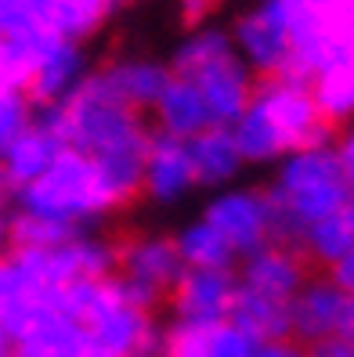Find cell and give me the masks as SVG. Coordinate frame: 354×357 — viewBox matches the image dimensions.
Returning a JSON list of instances; mask_svg holds the SVG:
<instances>
[{"instance_id": "8", "label": "cell", "mask_w": 354, "mask_h": 357, "mask_svg": "<svg viewBox=\"0 0 354 357\" xmlns=\"http://www.w3.org/2000/svg\"><path fill=\"white\" fill-rule=\"evenodd\" d=\"M199 217L228 242L235 260H246V257H253L257 249L272 245V242H282L275 206H272V199H267L264 184L235 181L228 188H217V192H206Z\"/></svg>"}, {"instance_id": "5", "label": "cell", "mask_w": 354, "mask_h": 357, "mask_svg": "<svg viewBox=\"0 0 354 357\" xmlns=\"http://www.w3.org/2000/svg\"><path fill=\"white\" fill-rule=\"evenodd\" d=\"M264 192L275 206L279 238L293 245L315 220L351 206L354 199V188L347 184L337 149H332V137L286 152L267 174Z\"/></svg>"}, {"instance_id": "24", "label": "cell", "mask_w": 354, "mask_h": 357, "mask_svg": "<svg viewBox=\"0 0 354 357\" xmlns=\"http://www.w3.org/2000/svg\"><path fill=\"white\" fill-rule=\"evenodd\" d=\"M228 321H235L246 335H253L257 343L264 340H286L293 335V321H289V303H275L264 300L257 292H246L235 285V300H232V314Z\"/></svg>"}, {"instance_id": "18", "label": "cell", "mask_w": 354, "mask_h": 357, "mask_svg": "<svg viewBox=\"0 0 354 357\" xmlns=\"http://www.w3.org/2000/svg\"><path fill=\"white\" fill-rule=\"evenodd\" d=\"M94 69L131 109H138L145 116L152 112V105L159 101L163 87L170 83L166 58H152V54H112L105 61H98Z\"/></svg>"}, {"instance_id": "30", "label": "cell", "mask_w": 354, "mask_h": 357, "mask_svg": "<svg viewBox=\"0 0 354 357\" xmlns=\"http://www.w3.org/2000/svg\"><path fill=\"white\" fill-rule=\"evenodd\" d=\"M0 87H22V69L8 51V40L0 33Z\"/></svg>"}, {"instance_id": "27", "label": "cell", "mask_w": 354, "mask_h": 357, "mask_svg": "<svg viewBox=\"0 0 354 357\" xmlns=\"http://www.w3.org/2000/svg\"><path fill=\"white\" fill-rule=\"evenodd\" d=\"M332 149H337V159H340V166H344L347 184L354 188V119L332 130Z\"/></svg>"}, {"instance_id": "6", "label": "cell", "mask_w": 354, "mask_h": 357, "mask_svg": "<svg viewBox=\"0 0 354 357\" xmlns=\"http://www.w3.org/2000/svg\"><path fill=\"white\" fill-rule=\"evenodd\" d=\"M54 303L83 321L91 340L109 350L112 357H159L163 325L156 310L141 307L116 275L109 278H80L69 285H58Z\"/></svg>"}, {"instance_id": "22", "label": "cell", "mask_w": 354, "mask_h": 357, "mask_svg": "<svg viewBox=\"0 0 354 357\" xmlns=\"http://www.w3.org/2000/svg\"><path fill=\"white\" fill-rule=\"evenodd\" d=\"M307 87L315 94L322 119L332 130L351 123L354 119V54H344L332 66H325L318 76L307 79Z\"/></svg>"}, {"instance_id": "9", "label": "cell", "mask_w": 354, "mask_h": 357, "mask_svg": "<svg viewBox=\"0 0 354 357\" xmlns=\"http://www.w3.org/2000/svg\"><path fill=\"white\" fill-rule=\"evenodd\" d=\"M181 275L184 264L170 235L134 231L127 238H116V278L141 307L159 310Z\"/></svg>"}, {"instance_id": "23", "label": "cell", "mask_w": 354, "mask_h": 357, "mask_svg": "<svg viewBox=\"0 0 354 357\" xmlns=\"http://www.w3.org/2000/svg\"><path fill=\"white\" fill-rule=\"evenodd\" d=\"M170 238L181 253L184 267H214V271H235V253L228 249V242L217 235V231L206 224L199 213L189 217L184 224H177L170 231Z\"/></svg>"}, {"instance_id": "14", "label": "cell", "mask_w": 354, "mask_h": 357, "mask_svg": "<svg viewBox=\"0 0 354 357\" xmlns=\"http://www.w3.org/2000/svg\"><path fill=\"white\" fill-rule=\"evenodd\" d=\"M307 278H311V264L293 242H272L235 264V285L275 303H293V296Z\"/></svg>"}, {"instance_id": "32", "label": "cell", "mask_w": 354, "mask_h": 357, "mask_svg": "<svg viewBox=\"0 0 354 357\" xmlns=\"http://www.w3.org/2000/svg\"><path fill=\"white\" fill-rule=\"evenodd\" d=\"M8 199V181H4V174H0V202Z\"/></svg>"}, {"instance_id": "21", "label": "cell", "mask_w": 354, "mask_h": 357, "mask_svg": "<svg viewBox=\"0 0 354 357\" xmlns=\"http://www.w3.org/2000/svg\"><path fill=\"white\" fill-rule=\"evenodd\" d=\"M297 249L304 253V260L311 267H318V271L337 267L354 249V213H351V206H344V209H337V213L315 220L297 238Z\"/></svg>"}, {"instance_id": "11", "label": "cell", "mask_w": 354, "mask_h": 357, "mask_svg": "<svg viewBox=\"0 0 354 357\" xmlns=\"http://www.w3.org/2000/svg\"><path fill=\"white\" fill-rule=\"evenodd\" d=\"M289 321H293L297 343H315L329 335L354 340V292L332 282L325 271L311 275L289 303Z\"/></svg>"}, {"instance_id": "26", "label": "cell", "mask_w": 354, "mask_h": 357, "mask_svg": "<svg viewBox=\"0 0 354 357\" xmlns=\"http://www.w3.org/2000/svg\"><path fill=\"white\" fill-rule=\"evenodd\" d=\"M228 4L232 0H174V11L181 26H199V22H214Z\"/></svg>"}, {"instance_id": "31", "label": "cell", "mask_w": 354, "mask_h": 357, "mask_svg": "<svg viewBox=\"0 0 354 357\" xmlns=\"http://www.w3.org/2000/svg\"><path fill=\"white\" fill-rule=\"evenodd\" d=\"M325 275H329L332 282H340L347 292H354V249H351V253H347V257H344L337 267H329Z\"/></svg>"}, {"instance_id": "2", "label": "cell", "mask_w": 354, "mask_h": 357, "mask_svg": "<svg viewBox=\"0 0 354 357\" xmlns=\"http://www.w3.org/2000/svg\"><path fill=\"white\" fill-rule=\"evenodd\" d=\"M47 116L54 119L66 149H76L98 166L116 206L131 209L141 199V166L156 134L145 112L131 109L91 66L87 79L66 101L47 105Z\"/></svg>"}, {"instance_id": "12", "label": "cell", "mask_w": 354, "mask_h": 357, "mask_svg": "<svg viewBox=\"0 0 354 357\" xmlns=\"http://www.w3.org/2000/svg\"><path fill=\"white\" fill-rule=\"evenodd\" d=\"M192 192H199V184L192 170L189 141L156 130L149 141V152H145V166H141V199L152 202L156 209H174Z\"/></svg>"}, {"instance_id": "10", "label": "cell", "mask_w": 354, "mask_h": 357, "mask_svg": "<svg viewBox=\"0 0 354 357\" xmlns=\"http://www.w3.org/2000/svg\"><path fill=\"white\" fill-rule=\"evenodd\" d=\"M51 292L11 332V357H112L91 340V332L83 328L76 314L54 303Z\"/></svg>"}, {"instance_id": "20", "label": "cell", "mask_w": 354, "mask_h": 357, "mask_svg": "<svg viewBox=\"0 0 354 357\" xmlns=\"http://www.w3.org/2000/svg\"><path fill=\"white\" fill-rule=\"evenodd\" d=\"M189 155H192V170L199 192H217V188L235 184L249 166L239 152V144L228 127H210L189 141Z\"/></svg>"}, {"instance_id": "15", "label": "cell", "mask_w": 354, "mask_h": 357, "mask_svg": "<svg viewBox=\"0 0 354 357\" xmlns=\"http://www.w3.org/2000/svg\"><path fill=\"white\" fill-rule=\"evenodd\" d=\"M91 54L87 44H73V40H54L33 58V66L26 73L22 91L29 94V101L36 109L47 105H61L91 73Z\"/></svg>"}, {"instance_id": "16", "label": "cell", "mask_w": 354, "mask_h": 357, "mask_svg": "<svg viewBox=\"0 0 354 357\" xmlns=\"http://www.w3.org/2000/svg\"><path fill=\"white\" fill-rule=\"evenodd\" d=\"M61 149H66V141H61L54 119L47 116V109H36L29 127L0 152V174H4V181H8V195L18 192L22 184L36 181L58 159Z\"/></svg>"}, {"instance_id": "25", "label": "cell", "mask_w": 354, "mask_h": 357, "mask_svg": "<svg viewBox=\"0 0 354 357\" xmlns=\"http://www.w3.org/2000/svg\"><path fill=\"white\" fill-rule=\"evenodd\" d=\"M36 116V105L22 87H0V152L22 134Z\"/></svg>"}, {"instance_id": "3", "label": "cell", "mask_w": 354, "mask_h": 357, "mask_svg": "<svg viewBox=\"0 0 354 357\" xmlns=\"http://www.w3.org/2000/svg\"><path fill=\"white\" fill-rule=\"evenodd\" d=\"M246 166H275L286 152L332 137L322 119L315 94L300 76H264L257 79L246 109L228 123Z\"/></svg>"}, {"instance_id": "7", "label": "cell", "mask_w": 354, "mask_h": 357, "mask_svg": "<svg viewBox=\"0 0 354 357\" xmlns=\"http://www.w3.org/2000/svg\"><path fill=\"white\" fill-rule=\"evenodd\" d=\"M166 66H170L174 76H184L199 87L217 127H228L246 109L249 94L257 87L253 69L246 66L228 26H221L217 18L199 26H184L181 40L166 54Z\"/></svg>"}, {"instance_id": "4", "label": "cell", "mask_w": 354, "mask_h": 357, "mask_svg": "<svg viewBox=\"0 0 354 357\" xmlns=\"http://www.w3.org/2000/svg\"><path fill=\"white\" fill-rule=\"evenodd\" d=\"M11 209L29 220H40L61 235L101 231L109 217L123 213L116 206L109 184L101 181L98 166L76 149H61L58 159L36 181L22 184L8 195Z\"/></svg>"}, {"instance_id": "33", "label": "cell", "mask_w": 354, "mask_h": 357, "mask_svg": "<svg viewBox=\"0 0 354 357\" xmlns=\"http://www.w3.org/2000/svg\"><path fill=\"white\" fill-rule=\"evenodd\" d=\"M351 213H354V199H351Z\"/></svg>"}, {"instance_id": "13", "label": "cell", "mask_w": 354, "mask_h": 357, "mask_svg": "<svg viewBox=\"0 0 354 357\" xmlns=\"http://www.w3.org/2000/svg\"><path fill=\"white\" fill-rule=\"evenodd\" d=\"M235 300V271H214V267H184L174 292L166 296L170 321L181 325H217L228 321Z\"/></svg>"}, {"instance_id": "28", "label": "cell", "mask_w": 354, "mask_h": 357, "mask_svg": "<svg viewBox=\"0 0 354 357\" xmlns=\"http://www.w3.org/2000/svg\"><path fill=\"white\" fill-rule=\"evenodd\" d=\"M307 357H354V340H344V335H329V340H315L304 343Z\"/></svg>"}, {"instance_id": "17", "label": "cell", "mask_w": 354, "mask_h": 357, "mask_svg": "<svg viewBox=\"0 0 354 357\" xmlns=\"http://www.w3.org/2000/svg\"><path fill=\"white\" fill-rule=\"evenodd\" d=\"M257 347L253 335H246L235 321H217V325H181L166 321L159 357H249Z\"/></svg>"}, {"instance_id": "1", "label": "cell", "mask_w": 354, "mask_h": 357, "mask_svg": "<svg viewBox=\"0 0 354 357\" xmlns=\"http://www.w3.org/2000/svg\"><path fill=\"white\" fill-rule=\"evenodd\" d=\"M228 33L257 79H311L354 54V0H249Z\"/></svg>"}, {"instance_id": "29", "label": "cell", "mask_w": 354, "mask_h": 357, "mask_svg": "<svg viewBox=\"0 0 354 357\" xmlns=\"http://www.w3.org/2000/svg\"><path fill=\"white\" fill-rule=\"evenodd\" d=\"M249 357H307L304 354V343H297L293 335H286V340H264L249 350Z\"/></svg>"}, {"instance_id": "19", "label": "cell", "mask_w": 354, "mask_h": 357, "mask_svg": "<svg viewBox=\"0 0 354 357\" xmlns=\"http://www.w3.org/2000/svg\"><path fill=\"white\" fill-rule=\"evenodd\" d=\"M149 116H152V130L181 137V141H192L196 134L217 127L210 109H206V98L199 94V87L192 79L174 76V73H170V83L163 87V94L152 105Z\"/></svg>"}]
</instances>
